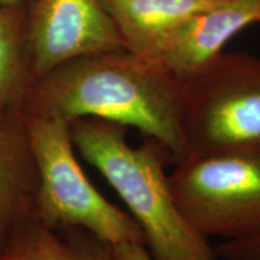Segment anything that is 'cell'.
Instances as JSON below:
<instances>
[{
  "mask_svg": "<svg viewBox=\"0 0 260 260\" xmlns=\"http://www.w3.org/2000/svg\"><path fill=\"white\" fill-rule=\"evenodd\" d=\"M184 80L126 50L68 60L31 84L22 110L44 118L92 117L134 128L175 164L188 152L182 134Z\"/></svg>",
  "mask_w": 260,
  "mask_h": 260,
  "instance_id": "cell-1",
  "label": "cell"
},
{
  "mask_svg": "<svg viewBox=\"0 0 260 260\" xmlns=\"http://www.w3.org/2000/svg\"><path fill=\"white\" fill-rule=\"evenodd\" d=\"M75 149L109 182L145 236L154 260H219L186 219L164 171L167 152L151 139L126 141V128L92 117L70 122Z\"/></svg>",
  "mask_w": 260,
  "mask_h": 260,
  "instance_id": "cell-2",
  "label": "cell"
},
{
  "mask_svg": "<svg viewBox=\"0 0 260 260\" xmlns=\"http://www.w3.org/2000/svg\"><path fill=\"white\" fill-rule=\"evenodd\" d=\"M24 115L38 169L35 222L81 228L113 246H146L144 233L133 217L106 200L83 172L75 153L70 122Z\"/></svg>",
  "mask_w": 260,
  "mask_h": 260,
  "instance_id": "cell-3",
  "label": "cell"
},
{
  "mask_svg": "<svg viewBox=\"0 0 260 260\" xmlns=\"http://www.w3.org/2000/svg\"><path fill=\"white\" fill-rule=\"evenodd\" d=\"M182 134L188 157L260 153V58L222 52L184 79Z\"/></svg>",
  "mask_w": 260,
  "mask_h": 260,
  "instance_id": "cell-4",
  "label": "cell"
},
{
  "mask_svg": "<svg viewBox=\"0 0 260 260\" xmlns=\"http://www.w3.org/2000/svg\"><path fill=\"white\" fill-rule=\"evenodd\" d=\"M175 201L206 239L260 233V153L190 155L169 175Z\"/></svg>",
  "mask_w": 260,
  "mask_h": 260,
  "instance_id": "cell-5",
  "label": "cell"
},
{
  "mask_svg": "<svg viewBox=\"0 0 260 260\" xmlns=\"http://www.w3.org/2000/svg\"><path fill=\"white\" fill-rule=\"evenodd\" d=\"M25 37L32 83L77 57L125 50L100 0H29Z\"/></svg>",
  "mask_w": 260,
  "mask_h": 260,
  "instance_id": "cell-6",
  "label": "cell"
},
{
  "mask_svg": "<svg viewBox=\"0 0 260 260\" xmlns=\"http://www.w3.org/2000/svg\"><path fill=\"white\" fill-rule=\"evenodd\" d=\"M254 23H260V0H225L175 29L157 61L181 79H188L224 52L237 32Z\"/></svg>",
  "mask_w": 260,
  "mask_h": 260,
  "instance_id": "cell-7",
  "label": "cell"
},
{
  "mask_svg": "<svg viewBox=\"0 0 260 260\" xmlns=\"http://www.w3.org/2000/svg\"><path fill=\"white\" fill-rule=\"evenodd\" d=\"M38 169L21 107L0 109V254L34 220Z\"/></svg>",
  "mask_w": 260,
  "mask_h": 260,
  "instance_id": "cell-8",
  "label": "cell"
},
{
  "mask_svg": "<svg viewBox=\"0 0 260 260\" xmlns=\"http://www.w3.org/2000/svg\"><path fill=\"white\" fill-rule=\"evenodd\" d=\"M225 0H100L126 51L157 60L171 32L198 12Z\"/></svg>",
  "mask_w": 260,
  "mask_h": 260,
  "instance_id": "cell-9",
  "label": "cell"
},
{
  "mask_svg": "<svg viewBox=\"0 0 260 260\" xmlns=\"http://www.w3.org/2000/svg\"><path fill=\"white\" fill-rule=\"evenodd\" d=\"M0 260H117L113 245L75 226L32 222L0 254Z\"/></svg>",
  "mask_w": 260,
  "mask_h": 260,
  "instance_id": "cell-10",
  "label": "cell"
},
{
  "mask_svg": "<svg viewBox=\"0 0 260 260\" xmlns=\"http://www.w3.org/2000/svg\"><path fill=\"white\" fill-rule=\"evenodd\" d=\"M25 19L27 2L0 5V109H22L32 84Z\"/></svg>",
  "mask_w": 260,
  "mask_h": 260,
  "instance_id": "cell-11",
  "label": "cell"
},
{
  "mask_svg": "<svg viewBox=\"0 0 260 260\" xmlns=\"http://www.w3.org/2000/svg\"><path fill=\"white\" fill-rule=\"evenodd\" d=\"M222 260H260V233L240 240H228L214 247Z\"/></svg>",
  "mask_w": 260,
  "mask_h": 260,
  "instance_id": "cell-12",
  "label": "cell"
},
{
  "mask_svg": "<svg viewBox=\"0 0 260 260\" xmlns=\"http://www.w3.org/2000/svg\"><path fill=\"white\" fill-rule=\"evenodd\" d=\"M117 260H154L147 247L141 243L123 242L113 246Z\"/></svg>",
  "mask_w": 260,
  "mask_h": 260,
  "instance_id": "cell-13",
  "label": "cell"
},
{
  "mask_svg": "<svg viewBox=\"0 0 260 260\" xmlns=\"http://www.w3.org/2000/svg\"><path fill=\"white\" fill-rule=\"evenodd\" d=\"M18 2H29V0H0V5L12 4V3H18Z\"/></svg>",
  "mask_w": 260,
  "mask_h": 260,
  "instance_id": "cell-14",
  "label": "cell"
}]
</instances>
